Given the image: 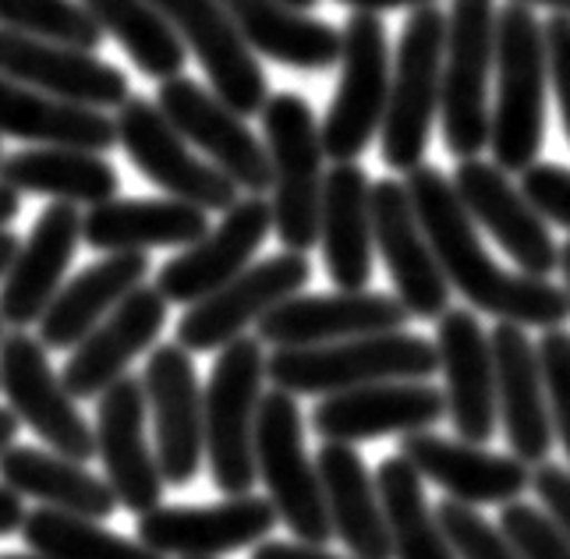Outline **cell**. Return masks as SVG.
Segmentation results:
<instances>
[{
  "label": "cell",
  "mask_w": 570,
  "mask_h": 559,
  "mask_svg": "<svg viewBox=\"0 0 570 559\" xmlns=\"http://www.w3.org/2000/svg\"><path fill=\"white\" fill-rule=\"evenodd\" d=\"M404 192L450 291H458L471 308L497 315L500 323H514L521 330L563 326V318L570 315L563 287L497 266V258L482 245L475 219L468 216L454 185L440 167L422 164L407 170Z\"/></svg>",
  "instance_id": "1"
},
{
  "label": "cell",
  "mask_w": 570,
  "mask_h": 559,
  "mask_svg": "<svg viewBox=\"0 0 570 559\" xmlns=\"http://www.w3.org/2000/svg\"><path fill=\"white\" fill-rule=\"evenodd\" d=\"M497 107L489 114L493 164L510 177L535 164L546 143V39L535 11L524 4L497 8Z\"/></svg>",
  "instance_id": "2"
},
{
  "label": "cell",
  "mask_w": 570,
  "mask_h": 559,
  "mask_svg": "<svg viewBox=\"0 0 570 559\" xmlns=\"http://www.w3.org/2000/svg\"><path fill=\"white\" fill-rule=\"evenodd\" d=\"M436 372V344L407 330L323 347H277L266 357L273 390L291 396H330L376 383H429Z\"/></svg>",
  "instance_id": "3"
},
{
  "label": "cell",
  "mask_w": 570,
  "mask_h": 559,
  "mask_svg": "<svg viewBox=\"0 0 570 559\" xmlns=\"http://www.w3.org/2000/svg\"><path fill=\"white\" fill-rule=\"evenodd\" d=\"M263 146L273 174V231L284 252L308 255L320 237V198H323V143L316 114L298 92H277L259 110Z\"/></svg>",
  "instance_id": "4"
},
{
  "label": "cell",
  "mask_w": 570,
  "mask_h": 559,
  "mask_svg": "<svg viewBox=\"0 0 570 559\" xmlns=\"http://www.w3.org/2000/svg\"><path fill=\"white\" fill-rule=\"evenodd\" d=\"M266 386V351L255 336H238L213 362L203 390V453L209 478L224 496H248L255 478L252 432Z\"/></svg>",
  "instance_id": "5"
},
{
  "label": "cell",
  "mask_w": 570,
  "mask_h": 559,
  "mask_svg": "<svg viewBox=\"0 0 570 559\" xmlns=\"http://www.w3.org/2000/svg\"><path fill=\"white\" fill-rule=\"evenodd\" d=\"M443 39L446 14L436 4L415 8L407 14L397 61L390 71V99L380 125L383 164L397 174L422 167L432 121L440 114V82H443Z\"/></svg>",
  "instance_id": "6"
},
{
  "label": "cell",
  "mask_w": 570,
  "mask_h": 559,
  "mask_svg": "<svg viewBox=\"0 0 570 559\" xmlns=\"http://www.w3.org/2000/svg\"><path fill=\"white\" fill-rule=\"evenodd\" d=\"M255 478H263L277 521L305 546H326L330 517L316 461L305 450V418L284 390H266L252 432Z\"/></svg>",
  "instance_id": "7"
},
{
  "label": "cell",
  "mask_w": 570,
  "mask_h": 559,
  "mask_svg": "<svg viewBox=\"0 0 570 559\" xmlns=\"http://www.w3.org/2000/svg\"><path fill=\"white\" fill-rule=\"evenodd\" d=\"M497 53L493 0H454L443 39L440 117L446 153L479 159L489 146V75Z\"/></svg>",
  "instance_id": "8"
},
{
  "label": "cell",
  "mask_w": 570,
  "mask_h": 559,
  "mask_svg": "<svg viewBox=\"0 0 570 559\" xmlns=\"http://www.w3.org/2000/svg\"><path fill=\"white\" fill-rule=\"evenodd\" d=\"M341 82L320 128L323 156L355 164L380 135L390 99V39L380 14L355 11L341 29Z\"/></svg>",
  "instance_id": "9"
},
{
  "label": "cell",
  "mask_w": 570,
  "mask_h": 559,
  "mask_svg": "<svg viewBox=\"0 0 570 559\" xmlns=\"http://www.w3.org/2000/svg\"><path fill=\"white\" fill-rule=\"evenodd\" d=\"M114 131L131 167L149 177L156 188H164L167 198H178L203 213H227L242 198L230 177H224L209 159L195 156L149 99L128 96L114 114Z\"/></svg>",
  "instance_id": "10"
},
{
  "label": "cell",
  "mask_w": 570,
  "mask_h": 559,
  "mask_svg": "<svg viewBox=\"0 0 570 559\" xmlns=\"http://www.w3.org/2000/svg\"><path fill=\"white\" fill-rule=\"evenodd\" d=\"M0 393L8 396V411L53 453L82 464L96 457L92 425L65 390L61 375H53L47 347L26 330H11L0 341Z\"/></svg>",
  "instance_id": "11"
},
{
  "label": "cell",
  "mask_w": 570,
  "mask_h": 559,
  "mask_svg": "<svg viewBox=\"0 0 570 559\" xmlns=\"http://www.w3.org/2000/svg\"><path fill=\"white\" fill-rule=\"evenodd\" d=\"M156 107L170 121L188 146L199 149L209 164L230 177L234 188L248 195H266L273 185L266 146L252 135L245 117L234 114L213 89L199 86L195 78H167L160 82Z\"/></svg>",
  "instance_id": "12"
},
{
  "label": "cell",
  "mask_w": 570,
  "mask_h": 559,
  "mask_svg": "<svg viewBox=\"0 0 570 559\" xmlns=\"http://www.w3.org/2000/svg\"><path fill=\"white\" fill-rule=\"evenodd\" d=\"M308 280L312 266L298 252H281L263 258V263H252L245 273L227 280L220 291L188 305V312L178 318V347H185L188 354L227 347L230 341L245 336V330L259 323L269 308L302 294Z\"/></svg>",
  "instance_id": "13"
},
{
  "label": "cell",
  "mask_w": 570,
  "mask_h": 559,
  "mask_svg": "<svg viewBox=\"0 0 570 559\" xmlns=\"http://www.w3.org/2000/svg\"><path fill=\"white\" fill-rule=\"evenodd\" d=\"M92 443L104 461V482L110 486L117 507L142 517L160 507L164 474L156 464L153 443L146 439V393L139 375H121L110 390L96 396Z\"/></svg>",
  "instance_id": "14"
},
{
  "label": "cell",
  "mask_w": 570,
  "mask_h": 559,
  "mask_svg": "<svg viewBox=\"0 0 570 559\" xmlns=\"http://www.w3.org/2000/svg\"><path fill=\"white\" fill-rule=\"evenodd\" d=\"M149 4L167 18L185 50L195 53L216 99H224L238 117H252L266 107V71L245 47L220 0H149Z\"/></svg>",
  "instance_id": "15"
},
{
  "label": "cell",
  "mask_w": 570,
  "mask_h": 559,
  "mask_svg": "<svg viewBox=\"0 0 570 559\" xmlns=\"http://www.w3.org/2000/svg\"><path fill=\"white\" fill-rule=\"evenodd\" d=\"M277 528L273 503L263 496H227L209 507H156L139 517V542L170 559H220L252 549Z\"/></svg>",
  "instance_id": "16"
},
{
  "label": "cell",
  "mask_w": 570,
  "mask_h": 559,
  "mask_svg": "<svg viewBox=\"0 0 570 559\" xmlns=\"http://www.w3.org/2000/svg\"><path fill=\"white\" fill-rule=\"evenodd\" d=\"M273 231V213L263 195L238 198L216 227L199 242L181 248L156 273V291L167 305H195L206 294L220 291L227 280L252 266V255L266 245Z\"/></svg>",
  "instance_id": "17"
},
{
  "label": "cell",
  "mask_w": 570,
  "mask_h": 559,
  "mask_svg": "<svg viewBox=\"0 0 570 559\" xmlns=\"http://www.w3.org/2000/svg\"><path fill=\"white\" fill-rule=\"evenodd\" d=\"M411 315L397 297L376 291L294 294L255 323V341L273 347H323L358 336L401 333Z\"/></svg>",
  "instance_id": "18"
},
{
  "label": "cell",
  "mask_w": 570,
  "mask_h": 559,
  "mask_svg": "<svg viewBox=\"0 0 570 559\" xmlns=\"http://www.w3.org/2000/svg\"><path fill=\"white\" fill-rule=\"evenodd\" d=\"M142 393L164 486L181 489L203 464V386L195 379L191 354L178 344L153 347L142 372Z\"/></svg>",
  "instance_id": "19"
},
{
  "label": "cell",
  "mask_w": 570,
  "mask_h": 559,
  "mask_svg": "<svg viewBox=\"0 0 570 559\" xmlns=\"http://www.w3.org/2000/svg\"><path fill=\"white\" fill-rule=\"evenodd\" d=\"M368 206L372 248L383 255L401 308L411 318H440L450 308V284L419 227L404 182H393V177L376 182L368 192Z\"/></svg>",
  "instance_id": "20"
},
{
  "label": "cell",
  "mask_w": 570,
  "mask_h": 559,
  "mask_svg": "<svg viewBox=\"0 0 570 559\" xmlns=\"http://www.w3.org/2000/svg\"><path fill=\"white\" fill-rule=\"evenodd\" d=\"M436 357L446 379V422L461 443L485 447L497 435V372L489 330L471 308H446L436 318Z\"/></svg>",
  "instance_id": "21"
},
{
  "label": "cell",
  "mask_w": 570,
  "mask_h": 559,
  "mask_svg": "<svg viewBox=\"0 0 570 559\" xmlns=\"http://www.w3.org/2000/svg\"><path fill=\"white\" fill-rule=\"evenodd\" d=\"M450 185H454L468 216L475 219V227H485L493 234L524 276L549 280L557 273L560 248L553 234H549L546 219L528 206L521 188L510 185V177L497 164L461 159Z\"/></svg>",
  "instance_id": "22"
},
{
  "label": "cell",
  "mask_w": 570,
  "mask_h": 559,
  "mask_svg": "<svg viewBox=\"0 0 570 559\" xmlns=\"http://www.w3.org/2000/svg\"><path fill=\"white\" fill-rule=\"evenodd\" d=\"M0 75L18 86L39 89L65 104L117 110L131 96L128 75L89 50H75L47 39H32L22 32L0 29Z\"/></svg>",
  "instance_id": "23"
},
{
  "label": "cell",
  "mask_w": 570,
  "mask_h": 559,
  "mask_svg": "<svg viewBox=\"0 0 570 559\" xmlns=\"http://www.w3.org/2000/svg\"><path fill=\"white\" fill-rule=\"evenodd\" d=\"M489 347L497 372V422H503L510 457L528 468L546 464L553 450V422L539 347L514 323H497V330H489Z\"/></svg>",
  "instance_id": "24"
},
{
  "label": "cell",
  "mask_w": 570,
  "mask_h": 559,
  "mask_svg": "<svg viewBox=\"0 0 570 559\" xmlns=\"http://www.w3.org/2000/svg\"><path fill=\"white\" fill-rule=\"evenodd\" d=\"M419 478L446 489V499L471 510L489 503H514L532 482V468L510 453H493L485 447H471L461 439H443L432 432L401 435V453Z\"/></svg>",
  "instance_id": "25"
},
{
  "label": "cell",
  "mask_w": 570,
  "mask_h": 559,
  "mask_svg": "<svg viewBox=\"0 0 570 559\" xmlns=\"http://www.w3.org/2000/svg\"><path fill=\"white\" fill-rule=\"evenodd\" d=\"M78 242H82L78 206L50 203L39 213L36 227L18 245L8 273L0 276V323L11 330H26L43 318L53 294L65 284Z\"/></svg>",
  "instance_id": "26"
},
{
  "label": "cell",
  "mask_w": 570,
  "mask_h": 559,
  "mask_svg": "<svg viewBox=\"0 0 570 559\" xmlns=\"http://www.w3.org/2000/svg\"><path fill=\"white\" fill-rule=\"evenodd\" d=\"M167 302L156 287H135L100 326L89 330L71 347V357L61 372L65 390L75 401H92L110 390L117 379L128 375V365L146 354L167 323Z\"/></svg>",
  "instance_id": "27"
},
{
  "label": "cell",
  "mask_w": 570,
  "mask_h": 559,
  "mask_svg": "<svg viewBox=\"0 0 570 559\" xmlns=\"http://www.w3.org/2000/svg\"><path fill=\"white\" fill-rule=\"evenodd\" d=\"M443 418V390L429 383H376L323 396L312 411V429L326 443L355 447L383 435L429 432Z\"/></svg>",
  "instance_id": "28"
},
{
  "label": "cell",
  "mask_w": 570,
  "mask_h": 559,
  "mask_svg": "<svg viewBox=\"0 0 570 559\" xmlns=\"http://www.w3.org/2000/svg\"><path fill=\"white\" fill-rule=\"evenodd\" d=\"M368 174L358 164H333L323 174L320 237L323 266L337 291H368L372 280V206Z\"/></svg>",
  "instance_id": "29"
},
{
  "label": "cell",
  "mask_w": 570,
  "mask_h": 559,
  "mask_svg": "<svg viewBox=\"0 0 570 559\" xmlns=\"http://www.w3.org/2000/svg\"><path fill=\"white\" fill-rule=\"evenodd\" d=\"M146 276H149L146 252L107 255L100 263L86 266L53 294L50 308L39 318L36 341L47 351H71L89 330L100 326L135 287H142Z\"/></svg>",
  "instance_id": "30"
},
{
  "label": "cell",
  "mask_w": 570,
  "mask_h": 559,
  "mask_svg": "<svg viewBox=\"0 0 570 559\" xmlns=\"http://www.w3.org/2000/svg\"><path fill=\"white\" fill-rule=\"evenodd\" d=\"M316 471L330 531L347 546V552L355 559H393L376 474L365 468L362 453L344 443H326L316 453Z\"/></svg>",
  "instance_id": "31"
},
{
  "label": "cell",
  "mask_w": 570,
  "mask_h": 559,
  "mask_svg": "<svg viewBox=\"0 0 570 559\" xmlns=\"http://www.w3.org/2000/svg\"><path fill=\"white\" fill-rule=\"evenodd\" d=\"M206 231L209 216L178 198H110L82 216V242L107 255L188 248Z\"/></svg>",
  "instance_id": "32"
},
{
  "label": "cell",
  "mask_w": 570,
  "mask_h": 559,
  "mask_svg": "<svg viewBox=\"0 0 570 559\" xmlns=\"http://www.w3.org/2000/svg\"><path fill=\"white\" fill-rule=\"evenodd\" d=\"M0 138H18L47 149L110 153L117 146L114 117L92 107L65 104L39 89L18 86L0 75Z\"/></svg>",
  "instance_id": "33"
},
{
  "label": "cell",
  "mask_w": 570,
  "mask_h": 559,
  "mask_svg": "<svg viewBox=\"0 0 570 559\" xmlns=\"http://www.w3.org/2000/svg\"><path fill=\"white\" fill-rule=\"evenodd\" d=\"M245 47L269 61L326 71L341 61V32L305 11L287 8L284 0H220Z\"/></svg>",
  "instance_id": "34"
},
{
  "label": "cell",
  "mask_w": 570,
  "mask_h": 559,
  "mask_svg": "<svg viewBox=\"0 0 570 559\" xmlns=\"http://www.w3.org/2000/svg\"><path fill=\"white\" fill-rule=\"evenodd\" d=\"M0 486L22 499H36L47 510L89 521H107L117 510V499L100 474H92L82 461L39 447H8L0 453Z\"/></svg>",
  "instance_id": "35"
},
{
  "label": "cell",
  "mask_w": 570,
  "mask_h": 559,
  "mask_svg": "<svg viewBox=\"0 0 570 559\" xmlns=\"http://www.w3.org/2000/svg\"><path fill=\"white\" fill-rule=\"evenodd\" d=\"M0 185L14 195H43L68 206H100L121 192L110 159L82 149H47L32 146L0 156Z\"/></svg>",
  "instance_id": "36"
},
{
  "label": "cell",
  "mask_w": 570,
  "mask_h": 559,
  "mask_svg": "<svg viewBox=\"0 0 570 559\" xmlns=\"http://www.w3.org/2000/svg\"><path fill=\"white\" fill-rule=\"evenodd\" d=\"M104 36L117 39L142 75L167 82L188 65V50L149 0H78Z\"/></svg>",
  "instance_id": "37"
},
{
  "label": "cell",
  "mask_w": 570,
  "mask_h": 559,
  "mask_svg": "<svg viewBox=\"0 0 570 559\" xmlns=\"http://www.w3.org/2000/svg\"><path fill=\"white\" fill-rule=\"evenodd\" d=\"M376 489L393 559H458L440 531V521L422 489V478L411 471L404 457H386L376 471Z\"/></svg>",
  "instance_id": "38"
},
{
  "label": "cell",
  "mask_w": 570,
  "mask_h": 559,
  "mask_svg": "<svg viewBox=\"0 0 570 559\" xmlns=\"http://www.w3.org/2000/svg\"><path fill=\"white\" fill-rule=\"evenodd\" d=\"M22 542L39 559H164L146 549L139 538H125L100 521L75 513H57L47 507H36L22 521Z\"/></svg>",
  "instance_id": "39"
},
{
  "label": "cell",
  "mask_w": 570,
  "mask_h": 559,
  "mask_svg": "<svg viewBox=\"0 0 570 559\" xmlns=\"http://www.w3.org/2000/svg\"><path fill=\"white\" fill-rule=\"evenodd\" d=\"M0 29L89 53L104 43L100 26L78 0H0Z\"/></svg>",
  "instance_id": "40"
},
{
  "label": "cell",
  "mask_w": 570,
  "mask_h": 559,
  "mask_svg": "<svg viewBox=\"0 0 570 559\" xmlns=\"http://www.w3.org/2000/svg\"><path fill=\"white\" fill-rule=\"evenodd\" d=\"M432 513H436L440 531L458 559H518L503 531L493 521H485L479 510L443 499L440 507H432Z\"/></svg>",
  "instance_id": "41"
},
{
  "label": "cell",
  "mask_w": 570,
  "mask_h": 559,
  "mask_svg": "<svg viewBox=\"0 0 570 559\" xmlns=\"http://www.w3.org/2000/svg\"><path fill=\"white\" fill-rule=\"evenodd\" d=\"M497 528L503 531L510 549L518 552V559H570L563 531L539 503H521V499L503 503Z\"/></svg>",
  "instance_id": "42"
},
{
  "label": "cell",
  "mask_w": 570,
  "mask_h": 559,
  "mask_svg": "<svg viewBox=\"0 0 570 559\" xmlns=\"http://www.w3.org/2000/svg\"><path fill=\"white\" fill-rule=\"evenodd\" d=\"M539 362L546 379V396H549V422H553V439L570 461V333L563 326L542 330L539 336Z\"/></svg>",
  "instance_id": "43"
},
{
  "label": "cell",
  "mask_w": 570,
  "mask_h": 559,
  "mask_svg": "<svg viewBox=\"0 0 570 559\" xmlns=\"http://www.w3.org/2000/svg\"><path fill=\"white\" fill-rule=\"evenodd\" d=\"M521 195L542 219L570 231V170L557 164H532L521 174Z\"/></svg>",
  "instance_id": "44"
},
{
  "label": "cell",
  "mask_w": 570,
  "mask_h": 559,
  "mask_svg": "<svg viewBox=\"0 0 570 559\" xmlns=\"http://www.w3.org/2000/svg\"><path fill=\"white\" fill-rule=\"evenodd\" d=\"M546 39V71H549V86L557 92V104L563 114V128L570 138V14H553L542 26Z\"/></svg>",
  "instance_id": "45"
},
{
  "label": "cell",
  "mask_w": 570,
  "mask_h": 559,
  "mask_svg": "<svg viewBox=\"0 0 570 559\" xmlns=\"http://www.w3.org/2000/svg\"><path fill=\"white\" fill-rule=\"evenodd\" d=\"M535 489V499L539 507L553 517L557 528L563 531L567 546H570V471L560 468V464H535L532 468V482H528Z\"/></svg>",
  "instance_id": "46"
},
{
  "label": "cell",
  "mask_w": 570,
  "mask_h": 559,
  "mask_svg": "<svg viewBox=\"0 0 570 559\" xmlns=\"http://www.w3.org/2000/svg\"><path fill=\"white\" fill-rule=\"evenodd\" d=\"M252 559H344V556H333L323 546H305V542H259Z\"/></svg>",
  "instance_id": "47"
},
{
  "label": "cell",
  "mask_w": 570,
  "mask_h": 559,
  "mask_svg": "<svg viewBox=\"0 0 570 559\" xmlns=\"http://www.w3.org/2000/svg\"><path fill=\"white\" fill-rule=\"evenodd\" d=\"M26 503H22V496H14L8 486H0V538H8V535H18L22 531V521H26Z\"/></svg>",
  "instance_id": "48"
},
{
  "label": "cell",
  "mask_w": 570,
  "mask_h": 559,
  "mask_svg": "<svg viewBox=\"0 0 570 559\" xmlns=\"http://www.w3.org/2000/svg\"><path fill=\"white\" fill-rule=\"evenodd\" d=\"M337 4H347L365 14H380V11H397V8H425L432 0H337Z\"/></svg>",
  "instance_id": "49"
},
{
  "label": "cell",
  "mask_w": 570,
  "mask_h": 559,
  "mask_svg": "<svg viewBox=\"0 0 570 559\" xmlns=\"http://www.w3.org/2000/svg\"><path fill=\"white\" fill-rule=\"evenodd\" d=\"M18 209H22V195H14L11 188L0 185V231H8V224L18 216Z\"/></svg>",
  "instance_id": "50"
},
{
  "label": "cell",
  "mask_w": 570,
  "mask_h": 559,
  "mask_svg": "<svg viewBox=\"0 0 570 559\" xmlns=\"http://www.w3.org/2000/svg\"><path fill=\"white\" fill-rule=\"evenodd\" d=\"M18 418L8 411V408H0V453H4L8 447H14V435H18Z\"/></svg>",
  "instance_id": "51"
},
{
  "label": "cell",
  "mask_w": 570,
  "mask_h": 559,
  "mask_svg": "<svg viewBox=\"0 0 570 559\" xmlns=\"http://www.w3.org/2000/svg\"><path fill=\"white\" fill-rule=\"evenodd\" d=\"M18 237L11 234V231H0V276L8 273V266H11V258H14V252H18Z\"/></svg>",
  "instance_id": "52"
},
{
  "label": "cell",
  "mask_w": 570,
  "mask_h": 559,
  "mask_svg": "<svg viewBox=\"0 0 570 559\" xmlns=\"http://www.w3.org/2000/svg\"><path fill=\"white\" fill-rule=\"evenodd\" d=\"M557 269L563 273V294H567V305H570V242L560 248V263H557Z\"/></svg>",
  "instance_id": "53"
},
{
  "label": "cell",
  "mask_w": 570,
  "mask_h": 559,
  "mask_svg": "<svg viewBox=\"0 0 570 559\" xmlns=\"http://www.w3.org/2000/svg\"><path fill=\"white\" fill-rule=\"evenodd\" d=\"M514 4H524V8L542 4V8H553L557 14H570V0H514Z\"/></svg>",
  "instance_id": "54"
},
{
  "label": "cell",
  "mask_w": 570,
  "mask_h": 559,
  "mask_svg": "<svg viewBox=\"0 0 570 559\" xmlns=\"http://www.w3.org/2000/svg\"><path fill=\"white\" fill-rule=\"evenodd\" d=\"M284 4H287V8H294V11H305V14H308L312 8L320 4V0H284Z\"/></svg>",
  "instance_id": "55"
},
{
  "label": "cell",
  "mask_w": 570,
  "mask_h": 559,
  "mask_svg": "<svg viewBox=\"0 0 570 559\" xmlns=\"http://www.w3.org/2000/svg\"><path fill=\"white\" fill-rule=\"evenodd\" d=\"M0 559H39L32 552H0Z\"/></svg>",
  "instance_id": "56"
},
{
  "label": "cell",
  "mask_w": 570,
  "mask_h": 559,
  "mask_svg": "<svg viewBox=\"0 0 570 559\" xmlns=\"http://www.w3.org/2000/svg\"><path fill=\"white\" fill-rule=\"evenodd\" d=\"M0 341H4V323H0Z\"/></svg>",
  "instance_id": "57"
},
{
  "label": "cell",
  "mask_w": 570,
  "mask_h": 559,
  "mask_svg": "<svg viewBox=\"0 0 570 559\" xmlns=\"http://www.w3.org/2000/svg\"><path fill=\"white\" fill-rule=\"evenodd\" d=\"M0 156H4V153H0Z\"/></svg>",
  "instance_id": "58"
}]
</instances>
